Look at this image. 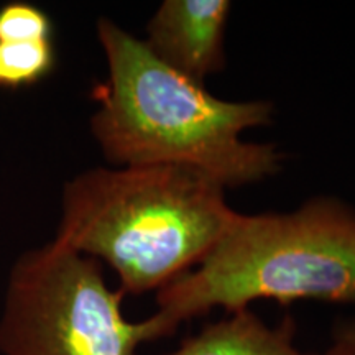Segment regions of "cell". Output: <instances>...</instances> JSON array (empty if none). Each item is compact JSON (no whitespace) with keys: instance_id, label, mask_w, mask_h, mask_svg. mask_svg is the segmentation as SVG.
I'll return each mask as SVG.
<instances>
[{"instance_id":"cell-1","label":"cell","mask_w":355,"mask_h":355,"mask_svg":"<svg viewBox=\"0 0 355 355\" xmlns=\"http://www.w3.org/2000/svg\"><path fill=\"white\" fill-rule=\"evenodd\" d=\"M96 35L107 79L92 89L89 128L110 166H183L225 189L260 183L282 170L273 144L245 141L272 123L270 101H227L163 64L144 40L101 17Z\"/></svg>"},{"instance_id":"cell-2","label":"cell","mask_w":355,"mask_h":355,"mask_svg":"<svg viewBox=\"0 0 355 355\" xmlns=\"http://www.w3.org/2000/svg\"><path fill=\"white\" fill-rule=\"evenodd\" d=\"M224 186L183 166H96L61 191L56 241L117 275L123 295L159 291L214 250L239 212Z\"/></svg>"},{"instance_id":"cell-3","label":"cell","mask_w":355,"mask_h":355,"mask_svg":"<svg viewBox=\"0 0 355 355\" xmlns=\"http://www.w3.org/2000/svg\"><path fill=\"white\" fill-rule=\"evenodd\" d=\"M301 300L355 304V209L316 196L291 212L239 214L214 250L157 291L150 316L157 339L222 308Z\"/></svg>"},{"instance_id":"cell-4","label":"cell","mask_w":355,"mask_h":355,"mask_svg":"<svg viewBox=\"0 0 355 355\" xmlns=\"http://www.w3.org/2000/svg\"><path fill=\"white\" fill-rule=\"evenodd\" d=\"M101 261L53 241L17 257L0 314L3 355H137L157 340L146 318L123 316Z\"/></svg>"},{"instance_id":"cell-5","label":"cell","mask_w":355,"mask_h":355,"mask_svg":"<svg viewBox=\"0 0 355 355\" xmlns=\"http://www.w3.org/2000/svg\"><path fill=\"white\" fill-rule=\"evenodd\" d=\"M229 0H165L146 24L144 42L176 73L204 84L225 68Z\"/></svg>"},{"instance_id":"cell-6","label":"cell","mask_w":355,"mask_h":355,"mask_svg":"<svg viewBox=\"0 0 355 355\" xmlns=\"http://www.w3.org/2000/svg\"><path fill=\"white\" fill-rule=\"evenodd\" d=\"M296 326L288 316L268 326L254 311L241 309L207 324L166 355H313L295 343Z\"/></svg>"},{"instance_id":"cell-7","label":"cell","mask_w":355,"mask_h":355,"mask_svg":"<svg viewBox=\"0 0 355 355\" xmlns=\"http://www.w3.org/2000/svg\"><path fill=\"white\" fill-rule=\"evenodd\" d=\"M55 66L53 40L0 43V89L35 86L50 76Z\"/></svg>"},{"instance_id":"cell-8","label":"cell","mask_w":355,"mask_h":355,"mask_svg":"<svg viewBox=\"0 0 355 355\" xmlns=\"http://www.w3.org/2000/svg\"><path fill=\"white\" fill-rule=\"evenodd\" d=\"M53 21L43 8L28 2H10L0 7V43L53 40Z\"/></svg>"},{"instance_id":"cell-9","label":"cell","mask_w":355,"mask_h":355,"mask_svg":"<svg viewBox=\"0 0 355 355\" xmlns=\"http://www.w3.org/2000/svg\"><path fill=\"white\" fill-rule=\"evenodd\" d=\"M336 343L344 345L350 352L355 354V319L354 321H347L340 324L336 329Z\"/></svg>"},{"instance_id":"cell-10","label":"cell","mask_w":355,"mask_h":355,"mask_svg":"<svg viewBox=\"0 0 355 355\" xmlns=\"http://www.w3.org/2000/svg\"><path fill=\"white\" fill-rule=\"evenodd\" d=\"M326 355H355V354L350 352L349 349H345L344 345L334 343V345H332V347L327 350Z\"/></svg>"}]
</instances>
